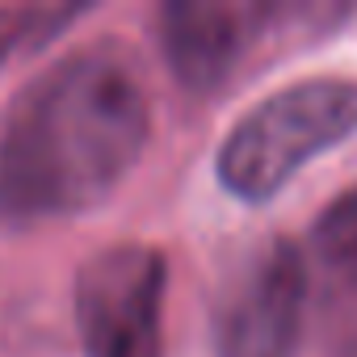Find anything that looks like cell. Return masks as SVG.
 Returning a JSON list of instances; mask_svg holds the SVG:
<instances>
[{
    "label": "cell",
    "instance_id": "obj_1",
    "mask_svg": "<svg viewBox=\"0 0 357 357\" xmlns=\"http://www.w3.org/2000/svg\"><path fill=\"white\" fill-rule=\"evenodd\" d=\"M151 139L139 63L114 47H80L43 68L0 118V227H43L97 211Z\"/></svg>",
    "mask_w": 357,
    "mask_h": 357
},
{
    "label": "cell",
    "instance_id": "obj_2",
    "mask_svg": "<svg viewBox=\"0 0 357 357\" xmlns=\"http://www.w3.org/2000/svg\"><path fill=\"white\" fill-rule=\"evenodd\" d=\"M357 130V80L311 76L252 105L219 147V181L244 202H269L290 176Z\"/></svg>",
    "mask_w": 357,
    "mask_h": 357
},
{
    "label": "cell",
    "instance_id": "obj_3",
    "mask_svg": "<svg viewBox=\"0 0 357 357\" xmlns=\"http://www.w3.org/2000/svg\"><path fill=\"white\" fill-rule=\"evenodd\" d=\"M168 265L151 244H109L76 273V332L84 357H164Z\"/></svg>",
    "mask_w": 357,
    "mask_h": 357
},
{
    "label": "cell",
    "instance_id": "obj_4",
    "mask_svg": "<svg viewBox=\"0 0 357 357\" xmlns=\"http://www.w3.org/2000/svg\"><path fill=\"white\" fill-rule=\"evenodd\" d=\"M307 261L290 240L257 248L227 282L215 311L219 357H298L307 319Z\"/></svg>",
    "mask_w": 357,
    "mask_h": 357
},
{
    "label": "cell",
    "instance_id": "obj_5",
    "mask_svg": "<svg viewBox=\"0 0 357 357\" xmlns=\"http://www.w3.org/2000/svg\"><path fill=\"white\" fill-rule=\"evenodd\" d=\"M307 5L261 0H176L160 9V47L190 93H219L273 38L282 22L303 17Z\"/></svg>",
    "mask_w": 357,
    "mask_h": 357
},
{
    "label": "cell",
    "instance_id": "obj_6",
    "mask_svg": "<svg viewBox=\"0 0 357 357\" xmlns=\"http://www.w3.org/2000/svg\"><path fill=\"white\" fill-rule=\"evenodd\" d=\"M307 282L328 353L357 357V185L315 219Z\"/></svg>",
    "mask_w": 357,
    "mask_h": 357
},
{
    "label": "cell",
    "instance_id": "obj_7",
    "mask_svg": "<svg viewBox=\"0 0 357 357\" xmlns=\"http://www.w3.org/2000/svg\"><path fill=\"white\" fill-rule=\"evenodd\" d=\"M84 13L89 5H9V9H0V68L43 47L47 38H55L63 26L80 22Z\"/></svg>",
    "mask_w": 357,
    "mask_h": 357
}]
</instances>
